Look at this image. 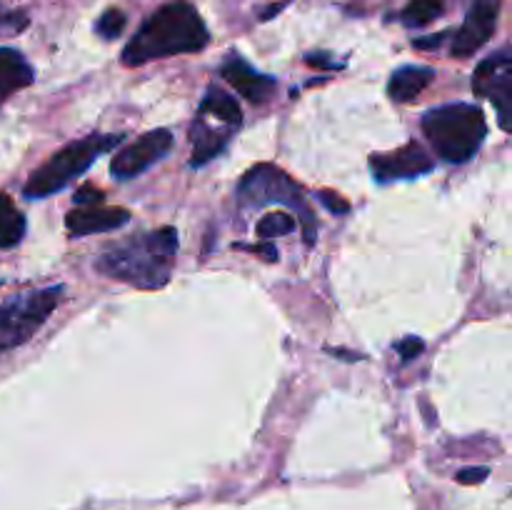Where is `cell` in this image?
Segmentation results:
<instances>
[{
	"instance_id": "4fadbf2b",
	"label": "cell",
	"mask_w": 512,
	"mask_h": 510,
	"mask_svg": "<svg viewBox=\"0 0 512 510\" xmlns=\"http://www.w3.org/2000/svg\"><path fill=\"white\" fill-rule=\"evenodd\" d=\"M230 135H233V130H215L208 118L198 115L193 128H190V140H193V158H190V165L200 168V165L218 158L225 150V145H228Z\"/></svg>"
},
{
	"instance_id": "7c38bea8",
	"label": "cell",
	"mask_w": 512,
	"mask_h": 510,
	"mask_svg": "<svg viewBox=\"0 0 512 510\" xmlns=\"http://www.w3.org/2000/svg\"><path fill=\"white\" fill-rule=\"evenodd\" d=\"M220 75L233 85V90H238L243 98H248L250 103H265V100L273 95L275 85H278L275 78L258 73L253 65H248L243 58H238V55H228V58H225Z\"/></svg>"
},
{
	"instance_id": "8992f818",
	"label": "cell",
	"mask_w": 512,
	"mask_h": 510,
	"mask_svg": "<svg viewBox=\"0 0 512 510\" xmlns=\"http://www.w3.org/2000/svg\"><path fill=\"white\" fill-rule=\"evenodd\" d=\"M63 285L15 295L0 305V350L28 343L63 300Z\"/></svg>"
},
{
	"instance_id": "52a82bcc",
	"label": "cell",
	"mask_w": 512,
	"mask_h": 510,
	"mask_svg": "<svg viewBox=\"0 0 512 510\" xmlns=\"http://www.w3.org/2000/svg\"><path fill=\"white\" fill-rule=\"evenodd\" d=\"M473 90L480 98L493 100L495 110H498L500 128L510 133L512 123V55L510 48L498 50L490 58H485L478 65L473 75Z\"/></svg>"
},
{
	"instance_id": "44dd1931",
	"label": "cell",
	"mask_w": 512,
	"mask_h": 510,
	"mask_svg": "<svg viewBox=\"0 0 512 510\" xmlns=\"http://www.w3.org/2000/svg\"><path fill=\"white\" fill-rule=\"evenodd\" d=\"M395 350H398L400 358L408 363V360L418 358V355L423 353L425 343L420 338H415V335H408V338H403V340H398V343H395Z\"/></svg>"
},
{
	"instance_id": "30bf717a",
	"label": "cell",
	"mask_w": 512,
	"mask_h": 510,
	"mask_svg": "<svg viewBox=\"0 0 512 510\" xmlns=\"http://www.w3.org/2000/svg\"><path fill=\"white\" fill-rule=\"evenodd\" d=\"M433 158L428 150L420 143H408L403 148L393 150V153H375L370 155V170H373L375 180L380 183H390V180H408L420 178V175L433 170Z\"/></svg>"
},
{
	"instance_id": "ffe728a7",
	"label": "cell",
	"mask_w": 512,
	"mask_h": 510,
	"mask_svg": "<svg viewBox=\"0 0 512 510\" xmlns=\"http://www.w3.org/2000/svg\"><path fill=\"white\" fill-rule=\"evenodd\" d=\"M125 23H128V18H125L123 10L110 8L98 18V23H95V33H98L103 40H115L125 30Z\"/></svg>"
},
{
	"instance_id": "ac0fdd59",
	"label": "cell",
	"mask_w": 512,
	"mask_h": 510,
	"mask_svg": "<svg viewBox=\"0 0 512 510\" xmlns=\"http://www.w3.org/2000/svg\"><path fill=\"white\" fill-rule=\"evenodd\" d=\"M443 10V0H410L403 13H400V20L410 28H423V25L438 20Z\"/></svg>"
},
{
	"instance_id": "603a6c76",
	"label": "cell",
	"mask_w": 512,
	"mask_h": 510,
	"mask_svg": "<svg viewBox=\"0 0 512 510\" xmlns=\"http://www.w3.org/2000/svg\"><path fill=\"white\" fill-rule=\"evenodd\" d=\"M75 203H78V205H98V203H103V190L93 188V185H85V188H80L78 193H75Z\"/></svg>"
},
{
	"instance_id": "9c48e42d",
	"label": "cell",
	"mask_w": 512,
	"mask_h": 510,
	"mask_svg": "<svg viewBox=\"0 0 512 510\" xmlns=\"http://www.w3.org/2000/svg\"><path fill=\"white\" fill-rule=\"evenodd\" d=\"M500 5H503L500 0H473L470 3L465 23L460 25V30L453 38V45H450V53L455 58H470V55L478 53L493 38L495 25H498Z\"/></svg>"
},
{
	"instance_id": "8fae6325",
	"label": "cell",
	"mask_w": 512,
	"mask_h": 510,
	"mask_svg": "<svg viewBox=\"0 0 512 510\" xmlns=\"http://www.w3.org/2000/svg\"><path fill=\"white\" fill-rule=\"evenodd\" d=\"M130 223V213L125 208H105V205H80L65 215V228L73 238L93 233H113Z\"/></svg>"
},
{
	"instance_id": "7402d4cb",
	"label": "cell",
	"mask_w": 512,
	"mask_h": 510,
	"mask_svg": "<svg viewBox=\"0 0 512 510\" xmlns=\"http://www.w3.org/2000/svg\"><path fill=\"white\" fill-rule=\"evenodd\" d=\"M320 203H323L328 210H333L335 215H345L350 210L348 200L340 198L338 193H330V190H323V193H320Z\"/></svg>"
},
{
	"instance_id": "e0dca14e",
	"label": "cell",
	"mask_w": 512,
	"mask_h": 510,
	"mask_svg": "<svg viewBox=\"0 0 512 510\" xmlns=\"http://www.w3.org/2000/svg\"><path fill=\"white\" fill-rule=\"evenodd\" d=\"M25 235V218L13 200L5 193H0V248H13L23 240Z\"/></svg>"
},
{
	"instance_id": "3957f363",
	"label": "cell",
	"mask_w": 512,
	"mask_h": 510,
	"mask_svg": "<svg viewBox=\"0 0 512 510\" xmlns=\"http://www.w3.org/2000/svg\"><path fill=\"white\" fill-rule=\"evenodd\" d=\"M423 133L445 163H468L488 135V120L478 105L448 103L423 115Z\"/></svg>"
},
{
	"instance_id": "cb8c5ba5",
	"label": "cell",
	"mask_w": 512,
	"mask_h": 510,
	"mask_svg": "<svg viewBox=\"0 0 512 510\" xmlns=\"http://www.w3.org/2000/svg\"><path fill=\"white\" fill-rule=\"evenodd\" d=\"M488 478V468H463L458 473V480L465 485H473V483H483Z\"/></svg>"
},
{
	"instance_id": "7a4b0ae2",
	"label": "cell",
	"mask_w": 512,
	"mask_h": 510,
	"mask_svg": "<svg viewBox=\"0 0 512 510\" xmlns=\"http://www.w3.org/2000/svg\"><path fill=\"white\" fill-rule=\"evenodd\" d=\"M208 43V28H205L198 10L185 0H175V3L155 10L140 25L138 33L123 48V63L135 68V65L168 58V55L198 53Z\"/></svg>"
},
{
	"instance_id": "ba28073f",
	"label": "cell",
	"mask_w": 512,
	"mask_h": 510,
	"mask_svg": "<svg viewBox=\"0 0 512 510\" xmlns=\"http://www.w3.org/2000/svg\"><path fill=\"white\" fill-rule=\"evenodd\" d=\"M173 133L168 128L150 130L143 133L138 140H133L130 145H125L123 150H118V155L110 163V173L118 180H130L135 175H140L143 170H148L150 165H155L158 160H163L165 155L173 148Z\"/></svg>"
},
{
	"instance_id": "2e32d148",
	"label": "cell",
	"mask_w": 512,
	"mask_h": 510,
	"mask_svg": "<svg viewBox=\"0 0 512 510\" xmlns=\"http://www.w3.org/2000/svg\"><path fill=\"white\" fill-rule=\"evenodd\" d=\"M200 115H205L210 120H218V123L228 125L233 130L243 123V110H240L238 100L230 93H225L223 88H218V85L208 88L203 103H200Z\"/></svg>"
},
{
	"instance_id": "484cf974",
	"label": "cell",
	"mask_w": 512,
	"mask_h": 510,
	"mask_svg": "<svg viewBox=\"0 0 512 510\" xmlns=\"http://www.w3.org/2000/svg\"><path fill=\"white\" fill-rule=\"evenodd\" d=\"M448 33H438V35H433V38H420V40H415V45H418L420 50H430V48H438L440 43H443V38Z\"/></svg>"
},
{
	"instance_id": "6da1fadb",
	"label": "cell",
	"mask_w": 512,
	"mask_h": 510,
	"mask_svg": "<svg viewBox=\"0 0 512 510\" xmlns=\"http://www.w3.org/2000/svg\"><path fill=\"white\" fill-rule=\"evenodd\" d=\"M178 253L175 228H158L103 248L95 268L140 290H158L170 280Z\"/></svg>"
},
{
	"instance_id": "9a60e30c",
	"label": "cell",
	"mask_w": 512,
	"mask_h": 510,
	"mask_svg": "<svg viewBox=\"0 0 512 510\" xmlns=\"http://www.w3.org/2000/svg\"><path fill=\"white\" fill-rule=\"evenodd\" d=\"M33 68L13 48H0V105L18 90L33 85Z\"/></svg>"
},
{
	"instance_id": "5bb4252c",
	"label": "cell",
	"mask_w": 512,
	"mask_h": 510,
	"mask_svg": "<svg viewBox=\"0 0 512 510\" xmlns=\"http://www.w3.org/2000/svg\"><path fill=\"white\" fill-rule=\"evenodd\" d=\"M435 78V70L428 65H403L388 80V95L393 103H410L418 98Z\"/></svg>"
},
{
	"instance_id": "d4e9b609",
	"label": "cell",
	"mask_w": 512,
	"mask_h": 510,
	"mask_svg": "<svg viewBox=\"0 0 512 510\" xmlns=\"http://www.w3.org/2000/svg\"><path fill=\"white\" fill-rule=\"evenodd\" d=\"M243 248H245V245H243ZM245 250H250V253H260L265 260H270V263H275V260H278V250H275V245H270V243L248 245Z\"/></svg>"
},
{
	"instance_id": "277c9868",
	"label": "cell",
	"mask_w": 512,
	"mask_h": 510,
	"mask_svg": "<svg viewBox=\"0 0 512 510\" xmlns=\"http://www.w3.org/2000/svg\"><path fill=\"white\" fill-rule=\"evenodd\" d=\"M123 135H85V138L73 140L65 148H60L58 153L50 155L38 170H33L25 183L23 195L25 198H48V195L58 193V190L68 188L78 175H83L100 155H105L108 150H113L115 145H120Z\"/></svg>"
},
{
	"instance_id": "5b68a950",
	"label": "cell",
	"mask_w": 512,
	"mask_h": 510,
	"mask_svg": "<svg viewBox=\"0 0 512 510\" xmlns=\"http://www.w3.org/2000/svg\"><path fill=\"white\" fill-rule=\"evenodd\" d=\"M238 200L245 208H263L268 203H285L293 205L300 213V220H303V235L305 243H315V233H318V225H315V218L310 215V210L305 208L303 193H300L298 185L288 178L280 168L275 165H255L248 173L243 175L238 185Z\"/></svg>"
},
{
	"instance_id": "d6986e66",
	"label": "cell",
	"mask_w": 512,
	"mask_h": 510,
	"mask_svg": "<svg viewBox=\"0 0 512 510\" xmlns=\"http://www.w3.org/2000/svg\"><path fill=\"white\" fill-rule=\"evenodd\" d=\"M295 218L290 213H270L265 215V218L258 220V225H255V230H258V235L263 240H270V238H280V235H288L295 230Z\"/></svg>"
}]
</instances>
